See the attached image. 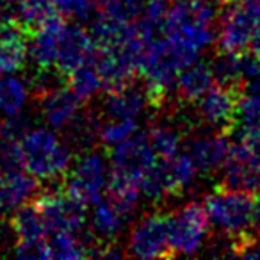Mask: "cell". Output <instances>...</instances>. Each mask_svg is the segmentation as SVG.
<instances>
[{"instance_id": "obj_1", "label": "cell", "mask_w": 260, "mask_h": 260, "mask_svg": "<svg viewBox=\"0 0 260 260\" xmlns=\"http://www.w3.org/2000/svg\"><path fill=\"white\" fill-rule=\"evenodd\" d=\"M216 0H173L162 23V38L191 61L217 40Z\"/></svg>"}, {"instance_id": "obj_2", "label": "cell", "mask_w": 260, "mask_h": 260, "mask_svg": "<svg viewBox=\"0 0 260 260\" xmlns=\"http://www.w3.org/2000/svg\"><path fill=\"white\" fill-rule=\"evenodd\" d=\"M22 166L38 180H55L64 177L73 162L68 141L57 136L50 126L30 128L20 141Z\"/></svg>"}, {"instance_id": "obj_3", "label": "cell", "mask_w": 260, "mask_h": 260, "mask_svg": "<svg viewBox=\"0 0 260 260\" xmlns=\"http://www.w3.org/2000/svg\"><path fill=\"white\" fill-rule=\"evenodd\" d=\"M192 62L180 50L173 47L166 38H155L148 43L139 64L143 87L150 98V104L160 107L175 89L178 73L184 66Z\"/></svg>"}, {"instance_id": "obj_4", "label": "cell", "mask_w": 260, "mask_h": 260, "mask_svg": "<svg viewBox=\"0 0 260 260\" xmlns=\"http://www.w3.org/2000/svg\"><path fill=\"white\" fill-rule=\"evenodd\" d=\"M253 200L255 194L234 191L221 185L205 196L203 207L210 224L221 234L234 237L237 242L251 234Z\"/></svg>"}, {"instance_id": "obj_5", "label": "cell", "mask_w": 260, "mask_h": 260, "mask_svg": "<svg viewBox=\"0 0 260 260\" xmlns=\"http://www.w3.org/2000/svg\"><path fill=\"white\" fill-rule=\"evenodd\" d=\"M157 160L148 136L136 134L121 145L114 146L109 152L111 164V182L109 189H138L141 191V180L146 171Z\"/></svg>"}, {"instance_id": "obj_6", "label": "cell", "mask_w": 260, "mask_h": 260, "mask_svg": "<svg viewBox=\"0 0 260 260\" xmlns=\"http://www.w3.org/2000/svg\"><path fill=\"white\" fill-rule=\"evenodd\" d=\"M198 175L191 155L177 153L171 159H157L141 180V194L148 200H164L189 189Z\"/></svg>"}, {"instance_id": "obj_7", "label": "cell", "mask_w": 260, "mask_h": 260, "mask_svg": "<svg viewBox=\"0 0 260 260\" xmlns=\"http://www.w3.org/2000/svg\"><path fill=\"white\" fill-rule=\"evenodd\" d=\"M111 182V164L102 153L86 152L73 162L64 175L62 189L87 207H93L105 196Z\"/></svg>"}, {"instance_id": "obj_8", "label": "cell", "mask_w": 260, "mask_h": 260, "mask_svg": "<svg viewBox=\"0 0 260 260\" xmlns=\"http://www.w3.org/2000/svg\"><path fill=\"white\" fill-rule=\"evenodd\" d=\"M170 242L173 255L191 256L203 248L209 235V216L196 202L185 203L168 216Z\"/></svg>"}, {"instance_id": "obj_9", "label": "cell", "mask_w": 260, "mask_h": 260, "mask_svg": "<svg viewBox=\"0 0 260 260\" xmlns=\"http://www.w3.org/2000/svg\"><path fill=\"white\" fill-rule=\"evenodd\" d=\"M126 255H132L136 258L173 256L166 214H148L132 226L126 242Z\"/></svg>"}, {"instance_id": "obj_10", "label": "cell", "mask_w": 260, "mask_h": 260, "mask_svg": "<svg viewBox=\"0 0 260 260\" xmlns=\"http://www.w3.org/2000/svg\"><path fill=\"white\" fill-rule=\"evenodd\" d=\"M34 203L40 209L50 234L62 230L80 232L86 224L87 205L73 194L66 192L62 187L57 191L45 192V194L41 192Z\"/></svg>"}, {"instance_id": "obj_11", "label": "cell", "mask_w": 260, "mask_h": 260, "mask_svg": "<svg viewBox=\"0 0 260 260\" xmlns=\"http://www.w3.org/2000/svg\"><path fill=\"white\" fill-rule=\"evenodd\" d=\"M223 187L258 194L260 192V153L244 143H232L223 168Z\"/></svg>"}, {"instance_id": "obj_12", "label": "cell", "mask_w": 260, "mask_h": 260, "mask_svg": "<svg viewBox=\"0 0 260 260\" xmlns=\"http://www.w3.org/2000/svg\"><path fill=\"white\" fill-rule=\"evenodd\" d=\"M94 55H96V43L91 32L77 23H62L55 68L64 75H70L77 68L94 61Z\"/></svg>"}, {"instance_id": "obj_13", "label": "cell", "mask_w": 260, "mask_h": 260, "mask_svg": "<svg viewBox=\"0 0 260 260\" xmlns=\"http://www.w3.org/2000/svg\"><path fill=\"white\" fill-rule=\"evenodd\" d=\"M241 91L234 87L214 84L198 102V114L214 130H223V132H232V126L237 114V104Z\"/></svg>"}, {"instance_id": "obj_14", "label": "cell", "mask_w": 260, "mask_h": 260, "mask_svg": "<svg viewBox=\"0 0 260 260\" xmlns=\"http://www.w3.org/2000/svg\"><path fill=\"white\" fill-rule=\"evenodd\" d=\"M255 23L242 4H232L230 9L223 13L217 25V47L219 52L242 54L251 47Z\"/></svg>"}, {"instance_id": "obj_15", "label": "cell", "mask_w": 260, "mask_h": 260, "mask_svg": "<svg viewBox=\"0 0 260 260\" xmlns=\"http://www.w3.org/2000/svg\"><path fill=\"white\" fill-rule=\"evenodd\" d=\"M41 194L34 175L23 168L0 171V214L9 216Z\"/></svg>"}, {"instance_id": "obj_16", "label": "cell", "mask_w": 260, "mask_h": 260, "mask_svg": "<svg viewBox=\"0 0 260 260\" xmlns=\"http://www.w3.org/2000/svg\"><path fill=\"white\" fill-rule=\"evenodd\" d=\"M41 118L54 130H70L82 118V100L66 86L38 98Z\"/></svg>"}, {"instance_id": "obj_17", "label": "cell", "mask_w": 260, "mask_h": 260, "mask_svg": "<svg viewBox=\"0 0 260 260\" xmlns=\"http://www.w3.org/2000/svg\"><path fill=\"white\" fill-rule=\"evenodd\" d=\"M230 146L232 143L228 141L226 132L214 130V132L194 136L189 141L187 153L198 168V173L212 175L223 168L228 152H230Z\"/></svg>"}, {"instance_id": "obj_18", "label": "cell", "mask_w": 260, "mask_h": 260, "mask_svg": "<svg viewBox=\"0 0 260 260\" xmlns=\"http://www.w3.org/2000/svg\"><path fill=\"white\" fill-rule=\"evenodd\" d=\"M27 30L15 20L0 23V73H16L29 57Z\"/></svg>"}, {"instance_id": "obj_19", "label": "cell", "mask_w": 260, "mask_h": 260, "mask_svg": "<svg viewBox=\"0 0 260 260\" xmlns=\"http://www.w3.org/2000/svg\"><path fill=\"white\" fill-rule=\"evenodd\" d=\"M150 104L145 87H136L134 82L118 89H109L104 100V114L109 119H136L143 116Z\"/></svg>"}, {"instance_id": "obj_20", "label": "cell", "mask_w": 260, "mask_h": 260, "mask_svg": "<svg viewBox=\"0 0 260 260\" xmlns=\"http://www.w3.org/2000/svg\"><path fill=\"white\" fill-rule=\"evenodd\" d=\"M128 217L130 214H126L114 200H111L109 196H104L100 202L94 203L93 210H91V235L102 244H111L119 237Z\"/></svg>"}, {"instance_id": "obj_21", "label": "cell", "mask_w": 260, "mask_h": 260, "mask_svg": "<svg viewBox=\"0 0 260 260\" xmlns=\"http://www.w3.org/2000/svg\"><path fill=\"white\" fill-rule=\"evenodd\" d=\"M216 84L212 66L205 61H192L178 73L175 91L177 96L185 104H196L210 87Z\"/></svg>"}, {"instance_id": "obj_22", "label": "cell", "mask_w": 260, "mask_h": 260, "mask_svg": "<svg viewBox=\"0 0 260 260\" xmlns=\"http://www.w3.org/2000/svg\"><path fill=\"white\" fill-rule=\"evenodd\" d=\"M13 20L18 22L27 32L61 18L55 0H11Z\"/></svg>"}, {"instance_id": "obj_23", "label": "cell", "mask_w": 260, "mask_h": 260, "mask_svg": "<svg viewBox=\"0 0 260 260\" xmlns=\"http://www.w3.org/2000/svg\"><path fill=\"white\" fill-rule=\"evenodd\" d=\"M98 244H89L87 239L80 232L62 230L54 232L48 235V251L50 258L61 260H73V258H86V256H94Z\"/></svg>"}, {"instance_id": "obj_24", "label": "cell", "mask_w": 260, "mask_h": 260, "mask_svg": "<svg viewBox=\"0 0 260 260\" xmlns=\"http://www.w3.org/2000/svg\"><path fill=\"white\" fill-rule=\"evenodd\" d=\"M30 93L32 91L27 80L15 73H0V114L6 118L22 114Z\"/></svg>"}, {"instance_id": "obj_25", "label": "cell", "mask_w": 260, "mask_h": 260, "mask_svg": "<svg viewBox=\"0 0 260 260\" xmlns=\"http://www.w3.org/2000/svg\"><path fill=\"white\" fill-rule=\"evenodd\" d=\"M13 224H15L18 241H47L50 232H48L45 219L41 216L38 205H23L13 214Z\"/></svg>"}, {"instance_id": "obj_26", "label": "cell", "mask_w": 260, "mask_h": 260, "mask_svg": "<svg viewBox=\"0 0 260 260\" xmlns=\"http://www.w3.org/2000/svg\"><path fill=\"white\" fill-rule=\"evenodd\" d=\"M68 87L80 98L82 102H89L100 94L105 87L100 72L94 66V61L77 68L68 75Z\"/></svg>"}, {"instance_id": "obj_27", "label": "cell", "mask_w": 260, "mask_h": 260, "mask_svg": "<svg viewBox=\"0 0 260 260\" xmlns=\"http://www.w3.org/2000/svg\"><path fill=\"white\" fill-rule=\"evenodd\" d=\"M150 146L157 159H171L177 153H180L182 138L178 130L170 125H155L146 132Z\"/></svg>"}, {"instance_id": "obj_28", "label": "cell", "mask_w": 260, "mask_h": 260, "mask_svg": "<svg viewBox=\"0 0 260 260\" xmlns=\"http://www.w3.org/2000/svg\"><path fill=\"white\" fill-rule=\"evenodd\" d=\"M139 123L136 119H105L104 125L98 126L96 134L105 148H114L123 141L138 134Z\"/></svg>"}, {"instance_id": "obj_29", "label": "cell", "mask_w": 260, "mask_h": 260, "mask_svg": "<svg viewBox=\"0 0 260 260\" xmlns=\"http://www.w3.org/2000/svg\"><path fill=\"white\" fill-rule=\"evenodd\" d=\"M216 84L241 91L242 77H241V59L239 54H228V52H219L216 59L210 62Z\"/></svg>"}, {"instance_id": "obj_30", "label": "cell", "mask_w": 260, "mask_h": 260, "mask_svg": "<svg viewBox=\"0 0 260 260\" xmlns=\"http://www.w3.org/2000/svg\"><path fill=\"white\" fill-rule=\"evenodd\" d=\"M61 16L72 20H87L96 9V0H55Z\"/></svg>"}, {"instance_id": "obj_31", "label": "cell", "mask_w": 260, "mask_h": 260, "mask_svg": "<svg viewBox=\"0 0 260 260\" xmlns=\"http://www.w3.org/2000/svg\"><path fill=\"white\" fill-rule=\"evenodd\" d=\"M13 255L25 260H43L50 258L48 251V239L47 241H18L13 249Z\"/></svg>"}, {"instance_id": "obj_32", "label": "cell", "mask_w": 260, "mask_h": 260, "mask_svg": "<svg viewBox=\"0 0 260 260\" xmlns=\"http://www.w3.org/2000/svg\"><path fill=\"white\" fill-rule=\"evenodd\" d=\"M16 242H18V235H16L13 219L0 214V253H13Z\"/></svg>"}, {"instance_id": "obj_33", "label": "cell", "mask_w": 260, "mask_h": 260, "mask_svg": "<svg viewBox=\"0 0 260 260\" xmlns=\"http://www.w3.org/2000/svg\"><path fill=\"white\" fill-rule=\"evenodd\" d=\"M234 253L242 258H260V235H249L234 242Z\"/></svg>"}, {"instance_id": "obj_34", "label": "cell", "mask_w": 260, "mask_h": 260, "mask_svg": "<svg viewBox=\"0 0 260 260\" xmlns=\"http://www.w3.org/2000/svg\"><path fill=\"white\" fill-rule=\"evenodd\" d=\"M241 4L248 11V15L251 16L255 27L260 25V0H241Z\"/></svg>"}, {"instance_id": "obj_35", "label": "cell", "mask_w": 260, "mask_h": 260, "mask_svg": "<svg viewBox=\"0 0 260 260\" xmlns=\"http://www.w3.org/2000/svg\"><path fill=\"white\" fill-rule=\"evenodd\" d=\"M249 235H260V192L255 194L253 200V214H251V234ZM248 235V237H249Z\"/></svg>"}, {"instance_id": "obj_36", "label": "cell", "mask_w": 260, "mask_h": 260, "mask_svg": "<svg viewBox=\"0 0 260 260\" xmlns=\"http://www.w3.org/2000/svg\"><path fill=\"white\" fill-rule=\"evenodd\" d=\"M8 20H13L11 0H0V23Z\"/></svg>"}, {"instance_id": "obj_37", "label": "cell", "mask_w": 260, "mask_h": 260, "mask_svg": "<svg viewBox=\"0 0 260 260\" xmlns=\"http://www.w3.org/2000/svg\"><path fill=\"white\" fill-rule=\"evenodd\" d=\"M216 2H219V4H224V6H230V4H239L241 0H216Z\"/></svg>"}, {"instance_id": "obj_38", "label": "cell", "mask_w": 260, "mask_h": 260, "mask_svg": "<svg viewBox=\"0 0 260 260\" xmlns=\"http://www.w3.org/2000/svg\"><path fill=\"white\" fill-rule=\"evenodd\" d=\"M96 2H98V4H102V2H104V0H96Z\"/></svg>"}]
</instances>
